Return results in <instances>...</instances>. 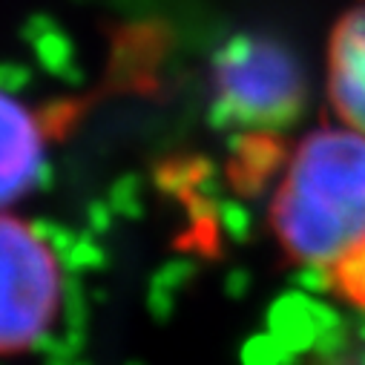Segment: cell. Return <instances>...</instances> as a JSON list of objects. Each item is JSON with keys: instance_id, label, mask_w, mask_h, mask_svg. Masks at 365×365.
<instances>
[{"instance_id": "obj_4", "label": "cell", "mask_w": 365, "mask_h": 365, "mask_svg": "<svg viewBox=\"0 0 365 365\" xmlns=\"http://www.w3.org/2000/svg\"><path fill=\"white\" fill-rule=\"evenodd\" d=\"M46 161V124L41 115L0 89V210L26 196Z\"/></svg>"}, {"instance_id": "obj_1", "label": "cell", "mask_w": 365, "mask_h": 365, "mask_svg": "<svg viewBox=\"0 0 365 365\" xmlns=\"http://www.w3.org/2000/svg\"><path fill=\"white\" fill-rule=\"evenodd\" d=\"M270 227L291 262L365 314V135L348 127L308 133L270 196Z\"/></svg>"}, {"instance_id": "obj_5", "label": "cell", "mask_w": 365, "mask_h": 365, "mask_svg": "<svg viewBox=\"0 0 365 365\" xmlns=\"http://www.w3.org/2000/svg\"><path fill=\"white\" fill-rule=\"evenodd\" d=\"M328 96L342 124L365 135V6L342 15L331 32Z\"/></svg>"}, {"instance_id": "obj_2", "label": "cell", "mask_w": 365, "mask_h": 365, "mask_svg": "<svg viewBox=\"0 0 365 365\" xmlns=\"http://www.w3.org/2000/svg\"><path fill=\"white\" fill-rule=\"evenodd\" d=\"M305 101L294 52L267 35H236L213 58L216 115L242 130H282Z\"/></svg>"}, {"instance_id": "obj_3", "label": "cell", "mask_w": 365, "mask_h": 365, "mask_svg": "<svg viewBox=\"0 0 365 365\" xmlns=\"http://www.w3.org/2000/svg\"><path fill=\"white\" fill-rule=\"evenodd\" d=\"M63 273L49 239L0 210V359L38 348L61 314Z\"/></svg>"}]
</instances>
